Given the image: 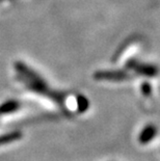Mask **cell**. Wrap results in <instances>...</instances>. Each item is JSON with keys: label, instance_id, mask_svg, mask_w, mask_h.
Masks as SVG:
<instances>
[{"label": "cell", "instance_id": "6da1fadb", "mask_svg": "<svg viewBox=\"0 0 160 161\" xmlns=\"http://www.w3.org/2000/svg\"><path fill=\"white\" fill-rule=\"evenodd\" d=\"M15 67H16L17 72H19L20 76H21V79L29 88H31L32 91L40 92V94H42V95L49 96V97H51L52 99H55V100L58 102L60 101L59 99L57 98V94L51 92L48 88V86H47V84L44 82V80L41 79V77L39 75H36L35 72H32L28 67H26L25 64H23L21 63H17Z\"/></svg>", "mask_w": 160, "mask_h": 161}, {"label": "cell", "instance_id": "7a4b0ae2", "mask_svg": "<svg viewBox=\"0 0 160 161\" xmlns=\"http://www.w3.org/2000/svg\"><path fill=\"white\" fill-rule=\"evenodd\" d=\"M156 133H157V129H156L155 126H153V125L147 126L141 131V134H139V137H138L139 142L142 143V145H146V143L150 142L155 137Z\"/></svg>", "mask_w": 160, "mask_h": 161}, {"label": "cell", "instance_id": "3957f363", "mask_svg": "<svg viewBox=\"0 0 160 161\" xmlns=\"http://www.w3.org/2000/svg\"><path fill=\"white\" fill-rule=\"evenodd\" d=\"M95 77L106 80H124L127 78V74L123 72H98Z\"/></svg>", "mask_w": 160, "mask_h": 161}, {"label": "cell", "instance_id": "277c9868", "mask_svg": "<svg viewBox=\"0 0 160 161\" xmlns=\"http://www.w3.org/2000/svg\"><path fill=\"white\" fill-rule=\"evenodd\" d=\"M135 70L138 72L139 74H142V75H146V76H155L157 74V69L153 66H138V67H135Z\"/></svg>", "mask_w": 160, "mask_h": 161}, {"label": "cell", "instance_id": "5b68a950", "mask_svg": "<svg viewBox=\"0 0 160 161\" xmlns=\"http://www.w3.org/2000/svg\"><path fill=\"white\" fill-rule=\"evenodd\" d=\"M20 137H21V133L20 132H13L9 133V134H5L0 137V145H4V143L15 142V140L19 139Z\"/></svg>", "mask_w": 160, "mask_h": 161}, {"label": "cell", "instance_id": "8992f818", "mask_svg": "<svg viewBox=\"0 0 160 161\" xmlns=\"http://www.w3.org/2000/svg\"><path fill=\"white\" fill-rule=\"evenodd\" d=\"M78 106H79L80 110L82 111L87 108V102L83 97H79V99H78Z\"/></svg>", "mask_w": 160, "mask_h": 161}]
</instances>
